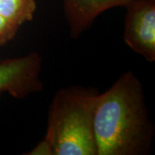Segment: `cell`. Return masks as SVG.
Wrapping results in <instances>:
<instances>
[{
  "mask_svg": "<svg viewBox=\"0 0 155 155\" xmlns=\"http://www.w3.org/2000/svg\"><path fill=\"white\" fill-rule=\"evenodd\" d=\"M133 0H64V14L70 36L80 37L91 27L96 18L104 11L125 7Z\"/></svg>",
  "mask_w": 155,
  "mask_h": 155,
  "instance_id": "cell-5",
  "label": "cell"
},
{
  "mask_svg": "<svg viewBox=\"0 0 155 155\" xmlns=\"http://www.w3.org/2000/svg\"><path fill=\"white\" fill-rule=\"evenodd\" d=\"M97 155L149 154L154 126L144 90L131 70L99 93L95 110Z\"/></svg>",
  "mask_w": 155,
  "mask_h": 155,
  "instance_id": "cell-1",
  "label": "cell"
},
{
  "mask_svg": "<svg viewBox=\"0 0 155 155\" xmlns=\"http://www.w3.org/2000/svg\"><path fill=\"white\" fill-rule=\"evenodd\" d=\"M126 8L123 40L148 62L155 61V0H133Z\"/></svg>",
  "mask_w": 155,
  "mask_h": 155,
  "instance_id": "cell-4",
  "label": "cell"
},
{
  "mask_svg": "<svg viewBox=\"0 0 155 155\" xmlns=\"http://www.w3.org/2000/svg\"><path fill=\"white\" fill-rule=\"evenodd\" d=\"M98 95L97 89L81 85L56 91L40 141L48 155H97L94 116Z\"/></svg>",
  "mask_w": 155,
  "mask_h": 155,
  "instance_id": "cell-2",
  "label": "cell"
},
{
  "mask_svg": "<svg viewBox=\"0 0 155 155\" xmlns=\"http://www.w3.org/2000/svg\"><path fill=\"white\" fill-rule=\"evenodd\" d=\"M41 69L42 56L35 51L0 61V96L8 93L22 99L42 91Z\"/></svg>",
  "mask_w": 155,
  "mask_h": 155,
  "instance_id": "cell-3",
  "label": "cell"
},
{
  "mask_svg": "<svg viewBox=\"0 0 155 155\" xmlns=\"http://www.w3.org/2000/svg\"><path fill=\"white\" fill-rule=\"evenodd\" d=\"M19 28L0 16V48L11 41L16 36Z\"/></svg>",
  "mask_w": 155,
  "mask_h": 155,
  "instance_id": "cell-7",
  "label": "cell"
},
{
  "mask_svg": "<svg viewBox=\"0 0 155 155\" xmlns=\"http://www.w3.org/2000/svg\"><path fill=\"white\" fill-rule=\"evenodd\" d=\"M36 8L35 0H0V16L19 28L33 20Z\"/></svg>",
  "mask_w": 155,
  "mask_h": 155,
  "instance_id": "cell-6",
  "label": "cell"
}]
</instances>
